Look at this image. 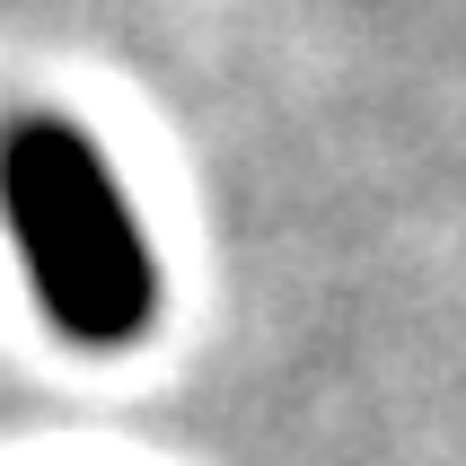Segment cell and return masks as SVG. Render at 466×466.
Returning a JSON list of instances; mask_svg holds the SVG:
<instances>
[{"label": "cell", "mask_w": 466, "mask_h": 466, "mask_svg": "<svg viewBox=\"0 0 466 466\" xmlns=\"http://www.w3.org/2000/svg\"><path fill=\"white\" fill-rule=\"evenodd\" d=\"M9 229L26 247V273L79 343H132L150 317V247L132 229L106 158L71 124H18L0 150Z\"/></svg>", "instance_id": "obj_1"}]
</instances>
